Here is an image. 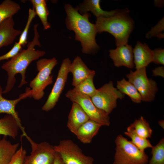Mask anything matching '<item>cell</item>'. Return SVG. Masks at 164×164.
<instances>
[{"label":"cell","instance_id":"6da1fadb","mask_svg":"<svg viewBox=\"0 0 164 164\" xmlns=\"http://www.w3.org/2000/svg\"><path fill=\"white\" fill-rule=\"evenodd\" d=\"M65 9L67 27L75 33V39L81 43L82 52L90 54L96 52L99 48L95 40L97 32L95 25L89 21L90 14L87 13L81 15L77 8L68 4L65 5Z\"/></svg>","mask_w":164,"mask_h":164},{"label":"cell","instance_id":"7a4b0ae2","mask_svg":"<svg viewBox=\"0 0 164 164\" xmlns=\"http://www.w3.org/2000/svg\"><path fill=\"white\" fill-rule=\"evenodd\" d=\"M127 9L120 10L110 17L97 18L95 24L97 33L107 32L115 38L117 46L127 44L134 26V22L129 15Z\"/></svg>","mask_w":164,"mask_h":164},{"label":"cell","instance_id":"3957f363","mask_svg":"<svg viewBox=\"0 0 164 164\" xmlns=\"http://www.w3.org/2000/svg\"><path fill=\"white\" fill-rule=\"evenodd\" d=\"M36 59V55L32 51L29 49H23L2 65V68L7 72L8 75L6 86L3 91V94L9 92L13 88L16 81L15 76L17 73L20 74L22 77L19 88L27 83L26 80V69L30 64Z\"/></svg>","mask_w":164,"mask_h":164},{"label":"cell","instance_id":"277c9868","mask_svg":"<svg viewBox=\"0 0 164 164\" xmlns=\"http://www.w3.org/2000/svg\"><path fill=\"white\" fill-rule=\"evenodd\" d=\"M115 152L113 164H147L149 157L122 135L115 140Z\"/></svg>","mask_w":164,"mask_h":164},{"label":"cell","instance_id":"5b68a950","mask_svg":"<svg viewBox=\"0 0 164 164\" xmlns=\"http://www.w3.org/2000/svg\"><path fill=\"white\" fill-rule=\"evenodd\" d=\"M57 64L55 57L51 59L43 58L38 60L36 63L38 73L30 81L29 87L31 88L32 96L35 100H39L43 96L44 90L53 82L52 71Z\"/></svg>","mask_w":164,"mask_h":164},{"label":"cell","instance_id":"8992f818","mask_svg":"<svg viewBox=\"0 0 164 164\" xmlns=\"http://www.w3.org/2000/svg\"><path fill=\"white\" fill-rule=\"evenodd\" d=\"M66 96L72 102L79 104L90 119L98 123L102 126L110 125V121L109 114L96 107L90 97L73 89L67 92Z\"/></svg>","mask_w":164,"mask_h":164},{"label":"cell","instance_id":"52a82bcc","mask_svg":"<svg viewBox=\"0 0 164 164\" xmlns=\"http://www.w3.org/2000/svg\"><path fill=\"white\" fill-rule=\"evenodd\" d=\"M124 96L114 87L113 82L110 81L97 89L91 99L96 107L109 115L116 107L117 100L122 99Z\"/></svg>","mask_w":164,"mask_h":164},{"label":"cell","instance_id":"ba28073f","mask_svg":"<svg viewBox=\"0 0 164 164\" xmlns=\"http://www.w3.org/2000/svg\"><path fill=\"white\" fill-rule=\"evenodd\" d=\"M128 81L136 88L140 95L142 101L151 102L154 99L158 91L156 82L148 78L146 67L130 71L126 75Z\"/></svg>","mask_w":164,"mask_h":164},{"label":"cell","instance_id":"9c48e42d","mask_svg":"<svg viewBox=\"0 0 164 164\" xmlns=\"http://www.w3.org/2000/svg\"><path fill=\"white\" fill-rule=\"evenodd\" d=\"M54 148L65 164H94L93 158L85 155L79 147L71 140H61L58 144L54 146Z\"/></svg>","mask_w":164,"mask_h":164},{"label":"cell","instance_id":"30bf717a","mask_svg":"<svg viewBox=\"0 0 164 164\" xmlns=\"http://www.w3.org/2000/svg\"><path fill=\"white\" fill-rule=\"evenodd\" d=\"M25 137L29 142L31 152L25 157L23 164H53L56 152L54 146L46 142H35L27 135Z\"/></svg>","mask_w":164,"mask_h":164},{"label":"cell","instance_id":"8fae6325","mask_svg":"<svg viewBox=\"0 0 164 164\" xmlns=\"http://www.w3.org/2000/svg\"><path fill=\"white\" fill-rule=\"evenodd\" d=\"M71 63L68 58L63 61L56 81L46 101L42 107L43 111H48L56 106L67 81Z\"/></svg>","mask_w":164,"mask_h":164},{"label":"cell","instance_id":"7c38bea8","mask_svg":"<svg viewBox=\"0 0 164 164\" xmlns=\"http://www.w3.org/2000/svg\"><path fill=\"white\" fill-rule=\"evenodd\" d=\"M3 91L0 85V114L5 113L13 116L19 124L22 134H25V128L22 125L21 120L19 117L18 112L15 110V107L21 100L27 97H32L31 89L26 87L24 93L20 94L19 98L14 100H8L4 98L2 96Z\"/></svg>","mask_w":164,"mask_h":164},{"label":"cell","instance_id":"4fadbf2b","mask_svg":"<svg viewBox=\"0 0 164 164\" xmlns=\"http://www.w3.org/2000/svg\"><path fill=\"white\" fill-rule=\"evenodd\" d=\"M109 55L116 67L123 66L132 68L134 67L132 48L127 44L111 50Z\"/></svg>","mask_w":164,"mask_h":164},{"label":"cell","instance_id":"5bb4252c","mask_svg":"<svg viewBox=\"0 0 164 164\" xmlns=\"http://www.w3.org/2000/svg\"><path fill=\"white\" fill-rule=\"evenodd\" d=\"M13 17L7 18L0 24V48L12 44L16 37L20 35L21 30L14 28Z\"/></svg>","mask_w":164,"mask_h":164},{"label":"cell","instance_id":"9a60e30c","mask_svg":"<svg viewBox=\"0 0 164 164\" xmlns=\"http://www.w3.org/2000/svg\"><path fill=\"white\" fill-rule=\"evenodd\" d=\"M72 102L67 126L69 130L76 135L79 128L90 119L79 104L75 102Z\"/></svg>","mask_w":164,"mask_h":164},{"label":"cell","instance_id":"2e32d148","mask_svg":"<svg viewBox=\"0 0 164 164\" xmlns=\"http://www.w3.org/2000/svg\"><path fill=\"white\" fill-rule=\"evenodd\" d=\"M69 70L73 75L72 84L74 87L95 72L94 70L89 69L79 56L76 57L71 63Z\"/></svg>","mask_w":164,"mask_h":164},{"label":"cell","instance_id":"e0dca14e","mask_svg":"<svg viewBox=\"0 0 164 164\" xmlns=\"http://www.w3.org/2000/svg\"><path fill=\"white\" fill-rule=\"evenodd\" d=\"M133 51L134 63L136 69L146 67L153 62L152 50L146 44L137 42Z\"/></svg>","mask_w":164,"mask_h":164},{"label":"cell","instance_id":"ac0fdd59","mask_svg":"<svg viewBox=\"0 0 164 164\" xmlns=\"http://www.w3.org/2000/svg\"><path fill=\"white\" fill-rule=\"evenodd\" d=\"M99 0H85L77 9L82 14L91 12L97 18L99 17H110L115 15L119 11L116 9L110 11L103 10L101 8Z\"/></svg>","mask_w":164,"mask_h":164},{"label":"cell","instance_id":"d6986e66","mask_svg":"<svg viewBox=\"0 0 164 164\" xmlns=\"http://www.w3.org/2000/svg\"><path fill=\"white\" fill-rule=\"evenodd\" d=\"M102 126L98 123L89 119L79 128L75 135L83 143H90Z\"/></svg>","mask_w":164,"mask_h":164},{"label":"cell","instance_id":"ffe728a7","mask_svg":"<svg viewBox=\"0 0 164 164\" xmlns=\"http://www.w3.org/2000/svg\"><path fill=\"white\" fill-rule=\"evenodd\" d=\"M19 129V124L12 116L7 115L0 119V135L15 139Z\"/></svg>","mask_w":164,"mask_h":164},{"label":"cell","instance_id":"44dd1931","mask_svg":"<svg viewBox=\"0 0 164 164\" xmlns=\"http://www.w3.org/2000/svg\"><path fill=\"white\" fill-rule=\"evenodd\" d=\"M19 143L12 144L3 136L0 140V164H9L18 150Z\"/></svg>","mask_w":164,"mask_h":164},{"label":"cell","instance_id":"7402d4cb","mask_svg":"<svg viewBox=\"0 0 164 164\" xmlns=\"http://www.w3.org/2000/svg\"><path fill=\"white\" fill-rule=\"evenodd\" d=\"M117 88L122 93L128 96L134 103H139L142 101L141 96L135 87L124 78L117 81Z\"/></svg>","mask_w":164,"mask_h":164},{"label":"cell","instance_id":"603a6c76","mask_svg":"<svg viewBox=\"0 0 164 164\" xmlns=\"http://www.w3.org/2000/svg\"><path fill=\"white\" fill-rule=\"evenodd\" d=\"M20 5L11 0H5L0 4V24L8 18L12 17L20 9Z\"/></svg>","mask_w":164,"mask_h":164},{"label":"cell","instance_id":"cb8c5ba5","mask_svg":"<svg viewBox=\"0 0 164 164\" xmlns=\"http://www.w3.org/2000/svg\"><path fill=\"white\" fill-rule=\"evenodd\" d=\"M125 134L131 139V142L141 151H144L145 149L151 148L153 146L149 139L139 135L130 126L127 128Z\"/></svg>","mask_w":164,"mask_h":164},{"label":"cell","instance_id":"d4e9b609","mask_svg":"<svg viewBox=\"0 0 164 164\" xmlns=\"http://www.w3.org/2000/svg\"><path fill=\"white\" fill-rule=\"evenodd\" d=\"M95 72L91 74L88 77L74 87V91L88 96L91 98L95 94L97 89L93 82Z\"/></svg>","mask_w":164,"mask_h":164},{"label":"cell","instance_id":"484cf974","mask_svg":"<svg viewBox=\"0 0 164 164\" xmlns=\"http://www.w3.org/2000/svg\"><path fill=\"white\" fill-rule=\"evenodd\" d=\"M130 126L142 137L148 139L151 137L152 130L149 123L142 116L136 119Z\"/></svg>","mask_w":164,"mask_h":164},{"label":"cell","instance_id":"4316f807","mask_svg":"<svg viewBox=\"0 0 164 164\" xmlns=\"http://www.w3.org/2000/svg\"><path fill=\"white\" fill-rule=\"evenodd\" d=\"M152 157L149 164H164V138L151 148Z\"/></svg>","mask_w":164,"mask_h":164},{"label":"cell","instance_id":"83f0119b","mask_svg":"<svg viewBox=\"0 0 164 164\" xmlns=\"http://www.w3.org/2000/svg\"><path fill=\"white\" fill-rule=\"evenodd\" d=\"M36 13L40 19L45 30L50 28V24L48 22L47 17L49 14L46 3L33 6Z\"/></svg>","mask_w":164,"mask_h":164},{"label":"cell","instance_id":"f1b7e54d","mask_svg":"<svg viewBox=\"0 0 164 164\" xmlns=\"http://www.w3.org/2000/svg\"><path fill=\"white\" fill-rule=\"evenodd\" d=\"M36 15L34 8L29 9L27 21L24 29L20 34L18 42L22 46H24L27 43V37L29 26L32 19Z\"/></svg>","mask_w":164,"mask_h":164},{"label":"cell","instance_id":"f546056e","mask_svg":"<svg viewBox=\"0 0 164 164\" xmlns=\"http://www.w3.org/2000/svg\"><path fill=\"white\" fill-rule=\"evenodd\" d=\"M164 18H162L158 23L146 34V37L149 38L156 36L159 38H164Z\"/></svg>","mask_w":164,"mask_h":164},{"label":"cell","instance_id":"4dcf8cb0","mask_svg":"<svg viewBox=\"0 0 164 164\" xmlns=\"http://www.w3.org/2000/svg\"><path fill=\"white\" fill-rule=\"evenodd\" d=\"M26 151L22 145L18 149L9 164H23Z\"/></svg>","mask_w":164,"mask_h":164},{"label":"cell","instance_id":"1f68e13d","mask_svg":"<svg viewBox=\"0 0 164 164\" xmlns=\"http://www.w3.org/2000/svg\"><path fill=\"white\" fill-rule=\"evenodd\" d=\"M22 50V45L18 42H15L12 49L5 54L0 56V61L8 60L16 55Z\"/></svg>","mask_w":164,"mask_h":164},{"label":"cell","instance_id":"d6a6232c","mask_svg":"<svg viewBox=\"0 0 164 164\" xmlns=\"http://www.w3.org/2000/svg\"><path fill=\"white\" fill-rule=\"evenodd\" d=\"M153 62L156 63L164 65V50L161 48L152 50Z\"/></svg>","mask_w":164,"mask_h":164},{"label":"cell","instance_id":"836d02e7","mask_svg":"<svg viewBox=\"0 0 164 164\" xmlns=\"http://www.w3.org/2000/svg\"><path fill=\"white\" fill-rule=\"evenodd\" d=\"M153 75L154 76H164V69L163 67H157L152 70Z\"/></svg>","mask_w":164,"mask_h":164},{"label":"cell","instance_id":"e575fe53","mask_svg":"<svg viewBox=\"0 0 164 164\" xmlns=\"http://www.w3.org/2000/svg\"><path fill=\"white\" fill-rule=\"evenodd\" d=\"M53 164H65L59 154L56 152Z\"/></svg>","mask_w":164,"mask_h":164},{"label":"cell","instance_id":"d590c367","mask_svg":"<svg viewBox=\"0 0 164 164\" xmlns=\"http://www.w3.org/2000/svg\"><path fill=\"white\" fill-rule=\"evenodd\" d=\"M30 1L32 4L33 6L41 4L46 2V1L45 0H31Z\"/></svg>","mask_w":164,"mask_h":164},{"label":"cell","instance_id":"8d00e7d4","mask_svg":"<svg viewBox=\"0 0 164 164\" xmlns=\"http://www.w3.org/2000/svg\"><path fill=\"white\" fill-rule=\"evenodd\" d=\"M158 124L162 128H164V121L161 120L159 121Z\"/></svg>","mask_w":164,"mask_h":164},{"label":"cell","instance_id":"74e56055","mask_svg":"<svg viewBox=\"0 0 164 164\" xmlns=\"http://www.w3.org/2000/svg\"><path fill=\"white\" fill-rule=\"evenodd\" d=\"M1 137H0V140H1Z\"/></svg>","mask_w":164,"mask_h":164}]
</instances>
